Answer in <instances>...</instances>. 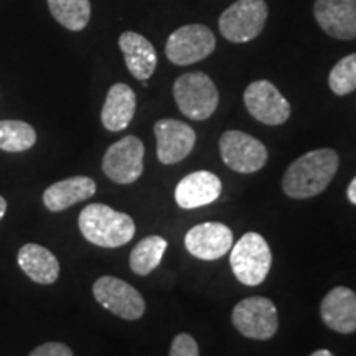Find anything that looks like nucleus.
Segmentation results:
<instances>
[{
	"mask_svg": "<svg viewBox=\"0 0 356 356\" xmlns=\"http://www.w3.org/2000/svg\"><path fill=\"white\" fill-rule=\"evenodd\" d=\"M338 162V154L332 149H317L302 155L284 173V193L296 200L317 197L330 185Z\"/></svg>",
	"mask_w": 356,
	"mask_h": 356,
	"instance_id": "1",
	"label": "nucleus"
},
{
	"mask_svg": "<svg viewBox=\"0 0 356 356\" xmlns=\"http://www.w3.org/2000/svg\"><path fill=\"white\" fill-rule=\"evenodd\" d=\"M145 147L136 136H126L106 150L102 159V172L109 180L121 185L137 181L144 172Z\"/></svg>",
	"mask_w": 356,
	"mask_h": 356,
	"instance_id": "6",
	"label": "nucleus"
},
{
	"mask_svg": "<svg viewBox=\"0 0 356 356\" xmlns=\"http://www.w3.org/2000/svg\"><path fill=\"white\" fill-rule=\"evenodd\" d=\"M96 193V181L89 177H71L48 186L43 193V203L50 211H63L78 202L91 198Z\"/></svg>",
	"mask_w": 356,
	"mask_h": 356,
	"instance_id": "19",
	"label": "nucleus"
},
{
	"mask_svg": "<svg viewBox=\"0 0 356 356\" xmlns=\"http://www.w3.org/2000/svg\"><path fill=\"white\" fill-rule=\"evenodd\" d=\"M314 15L332 38H356V0H315Z\"/></svg>",
	"mask_w": 356,
	"mask_h": 356,
	"instance_id": "14",
	"label": "nucleus"
},
{
	"mask_svg": "<svg viewBox=\"0 0 356 356\" xmlns=\"http://www.w3.org/2000/svg\"><path fill=\"white\" fill-rule=\"evenodd\" d=\"M233 325L241 335L252 340H269L277 333L279 317L274 302L266 297H249L233 310Z\"/></svg>",
	"mask_w": 356,
	"mask_h": 356,
	"instance_id": "7",
	"label": "nucleus"
},
{
	"mask_svg": "<svg viewBox=\"0 0 356 356\" xmlns=\"http://www.w3.org/2000/svg\"><path fill=\"white\" fill-rule=\"evenodd\" d=\"M136 92L124 83L111 86L101 111V122L111 132H121L126 129L136 114Z\"/></svg>",
	"mask_w": 356,
	"mask_h": 356,
	"instance_id": "18",
	"label": "nucleus"
},
{
	"mask_svg": "<svg viewBox=\"0 0 356 356\" xmlns=\"http://www.w3.org/2000/svg\"><path fill=\"white\" fill-rule=\"evenodd\" d=\"M267 20L264 0H238L221 13L220 32L231 43H246L259 37Z\"/></svg>",
	"mask_w": 356,
	"mask_h": 356,
	"instance_id": "5",
	"label": "nucleus"
},
{
	"mask_svg": "<svg viewBox=\"0 0 356 356\" xmlns=\"http://www.w3.org/2000/svg\"><path fill=\"white\" fill-rule=\"evenodd\" d=\"M346 195H348V200L353 204H356V177L351 180V184L348 185V190H346Z\"/></svg>",
	"mask_w": 356,
	"mask_h": 356,
	"instance_id": "27",
	"label": "nucleus"
},
{
	"mask_svg": "<svg viewBox=\"0 0 356 356\" xmlns=\"http://www.w3.org/2000/svg\"><path fill=\"white\" fill-rule=\"evenodd\" d=\"M92 293L106 310L113 312L114 315L124 320H137L145 312V300L140 292L126 280L113 277V275L97 279L92 286Z\"/></svg>",
	"mask_w": 356,
	"mask_h": 356,
	"instance_id": "9",
	"label": "nucleus"
},
{
	"mask_svg": "<svg viewBox=\"0 0 356 356\" xmlns=\"http://www.w3.org/2000/svg\"><path fill=\"white\" fill-rule=\"evenodd\" d=\"M320 315L328 328L337 333L356 332V293L348 287H335L325 296Z\"/></svg>",
	"mask_w": 356,
	"mask_h": 356,
	"instance_id": "15",
	"label": "nucleus"
},
{
	"mask_svg": "<svg viewBox=\"0 0 356 356\" xmlns=\"http://www.w3.org/2000/svg\"><path fill=\"white\" fill-rule=\"evenodd\" d=\"M310 356H335V355H333L332 351H328V350H317L315 353H312Z\"/></svg>",
	"mask_w": 356,
	"mask_h": 356,
	"instance_id": "29",
	"label": "nucleus"
},
{
	"mask_svg": "<svg viewBox=\"0 0 356 356\" xmlns=\"http://www.w3.org/2000/svg\"><path fill=\"white\" fill-rule=\"evenodd\" d=\"M30 356H74L70 346L65 343H58V341H50V343H43L35 348Z\"/></svg>",
	"mask_w": 356,
	"mask_h": 356,
	"instance_id": "26",
	"label": "nucleus"
},
{
	"mask_svg": "<svg viewBox=\"0 0 356 356\" xmlns=\"http://www.w3.org/2000/svg\"><path fill=\"white\" fill-rule=\"evenodd\" d=\"M173 97L181 114L191 121L211 118L220 101L213 79L202 71L181 74L173 84Z\"/></svg>",
	"mask_w": 356,
	"mask_h": 356,
	"instance_id": "3",
	"label": "nucleus"
},
{
	"mask_svg": "<svg viewBox=\"0 0 356 356\" xmlns=\"http://www.w3.org/2000/svg\"><path fill=\"white\" fill-rule=\"evenodd\" d=\"M215 35L204 25H185L175 30L167 40L165 55L173 65L198 63L215 51Z\"/></svg>",
	"mask_w": 356,
	"mask_h": 356,
	"instance_id": "8",
	"label": "nucleus"
},
{
	"mask_svg": "<svg viewBox=\"0 0 356 356\" xmlns=\"http://www.w3.org/2000/svg\"><path fill=\"white\" fill-rule=\"evenodd\" d=\"M6 211H7V202L6 198L0 197V220H2L3 215H6Z\"/></svg>",
	"mask_w": 356,
	"mask_h": 356,
	"instance_id": "28",
	"label": "nucleus"
},
{
	"mask_svg": "<svg viewBox=\"0 0 356 356\" xmlns=\"http://www.w3.org/2000/svg\"><path fill=\"white\" fill-rule=\"evenodd\" d=\"M37 142L35 129L24 121H0V150L25 152Z\"/></svg>",
	"mask_w": 356,
	"mask_h": 356,
	"instance_id": "23",
	"label": "nucleus"
},
{
	"mask_svg": "<svg viewBox=\"0 0 356 356\" xmlns=\"http://www.w3.org/2000/svg\"><path fill=\"white\" fill-rule=\"evenodd\" d=\"M78 225L86 241L101 248L124 246L136 234V225L131 216L102 203L88 204L79 213Z\"/></svg>",
	"mask_w": 356,
	"mask_h": 356,
	"instance_id": "2",
	"label": "nucleus"
},
{
	"mask_svg": "<svg viewBox=\"0 0 356 356\" xmlns=\"http://www.w3.org/2000/svg\"><path fill=\"white\" fill-rule=\"evenodd\" d=\"M168 356H200L197 341L188 333H180L172 341L170 355Z\"/></svg>",
	"mask_w": 356,
	"mask_h": 356,
	"instance_id": "25",
	"label": "nucleus"
},
{
	"mask_svg": "<svg viewBox=\"0 0 356 356\" xmlns=\"http://www.w3.org/2000/svg\"><path fill=\"white\" fill-rule=\"evenodd\" d=\"M244 104L249 114L267 126H280L291 118V104L267 79L251 83L244 91Z\"/></svg>",
	"mask_w": 356,
	"mask_h": 356,
	"instance_id": "11",
	"label": "nucleus"
},
{
	"mask_svg": "<svg viewBox=\"0 0 356 356\" xmlns=\"http://www.w3.org/2000/svg\"><path fill=\"white\" fill-rule=\"evenodd\" d=\"M222 162L231 170L239 173H254L267 162V149L261 140L241 131H228L220 139Z\"/></svg>",
	"mask_w": 356,
	"mask_h": 356,
	"instance_id": "10",
	"label": "nucleus"
},
{
	"mask_svg": "<svg viewBox=\"0 0 356 356\" xmlns=\"http://www.w3.org/2000/svg\"><path fill=\"white\" fill-rule=\"evenodd\" d=\"M17 261L20 269L37 284L48 286L60 275V262L56 256L40 244L29 243L22 246Z\"/></svg>",
	"mask_w": 356,
	"mask_h": 356,
	"instance_id": "20",
	"label": "nucleus"
},
{
	"mask_svg": "<svg viewBox=\"0 0 356 356\" xmlns=\"http://www.w3.org/2000/svg\"><path fill=\"white\" fill-rule=\"evenodd\" d=\"M157 139V157L165 165L181 162L193 150L197 134L188 124L177 119H160L154 126Z\"/></svg>",
	"mask_w": 356,
	"mask_h": 356,
	"instance_id": "12",
	"label": "nucleus"
},
{
	"mask_svg": "<svg viewBox=\"0 0 356 356\" xmlns=\"http://www.w3.org/2000/svg\"><path fill=\"white\" fill-rule=\"evenodd\" d=\"M231 269L244 286H259L267 277L273 262L269 244L261 234L246 233L231 248Z\"/></svg>",
	"mask_w": 356,
	"mask_h": 356,
	"instance_id": "4",
	"label": "nucleus"
},
{
	"mask_svg": "<svg viewBox=\"0 0 356 356\" xmlns=\"http://www.w3.org/2000/svg\"><path fill=\"white\" fill-rule=\"evenodd\" d=\"M185 248L198 259H220L233 248V233L222 222H203L186 233Z\"/></svg>",
	"mask_w": 356,
	"mask_h": 356,
	"instance_id": "13",
	"label": "nucleus"
},
{
	"mask_svg": "<svg viewBox=\"0 0 356 356\" xmlns=\"http://www.w3.org/2000/svg\"><path fill=\"white\" fill-rule=\"evenodd\" d=\"M167 249V241L160 236H149L142 241L137 243V246L131 252V269L137 275H149L152 270L159 267L162 262L163 252Z\"/></svg>",
	"mask_w": 356,
	"mask_h": 356,
	"instance_id": "22",
	"label": "nucleus"
},
{
	"mask_svg": "<svg viewBox=\"0 0 356 356\" xmlns=\"http://www.w3.org/2000/svg\"><path fill=\"white\" fill-rule=\"evenodd\" d=\"M328 86L337 96H346L356 89V53L341 58L328 74Z\"/></svg>",
	"mask_w": 356,
	"mask_h": 356,
	"instance_id": "24",
	"label": "nucleus"
},
{
	"mask_svg": "<svg viewBox=\"0 0 356 356\" xmlns=\"http://www.w3.org/2000/svg\"><path fill=\"white\" fill-rule=\"evenodd\" d=\"M221 180L215 173L202 170L181 178L175 188V202L184 210L210 204L221 195Z\"/></svg>",
	"mask_w": 356,
	"mask_h": 356,
	"instance_id": "16",
	"label": "nucleus"
},
{
	"mask_svg": "<svg viewBox=\"0 0 356 356\" xmlns=\"http://www.w3.org/2000/svg\"><path fill=\"white\" fill-rule=\"evenodd\" d=\"M124 60L129 73L139 81H147L157 68V51L145 37L136 32H124L119 37Z\"/></svg>",
	"mask_w": 356,
	"mask_h": 356,
	"instance_id": "17",
	"label": "nucleus"
},
{
	"mask_svg": "<svg viewBox=\"0 0 356 356\" xmlns=\"http://www.w3.org/2000/svg\"><path fill=\"white\" fill-rule=\"evenodd\" d=\"M48 8L58 24L70 32H81L91 19L89 0H47Z\"/></svg>",
	"mask_w": 356,
	"mask_h": 356,
	"instance_id": "21",
	"label": "nucleus"
}]
</instances>
